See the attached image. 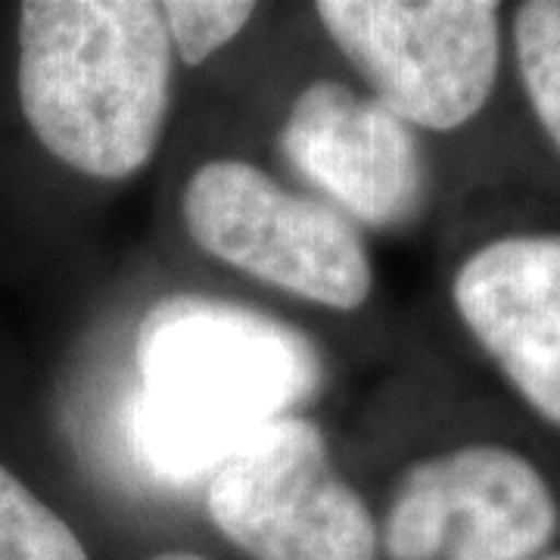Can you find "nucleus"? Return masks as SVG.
I'll list each match as a JSON object with an SVG mask.
<instances>
[{"label":"nucleus","instance_id":"1","mask_svg":"<svg viewBox=\"0 0 560 560\" xmlns=\"http://www.w3.org/2000/svg\"><path fill=\"white\" fill-rule=\"evenodd\" d=\"M135 445L162 480H200L246 436L300 415L324 386L315 342L287 320L178 293L140 320Z\"/></svg>","mask_w":560,"mask_h":560},{"label":"nucleus","instance_id":"2","mask_svg":"<svg viewBox=\"0 0 560 560\" xmlns=\"http://www.w3.org/2000/svg\"><path fill=\"white\" fill-rule=\"evenodd\" d=\"M16 44L22 119L54 160L97 180L153 160L175 72L160 3L28 0Z\"/></svg>","mask_w":560,"mask_h":560},{"label":"nucleus","instance_id":"13","mask_svg":"<svg viewBox=\"0 0 560 560\" xmlns=\"http://www.w3.org/2000/svg\"><path fill=\"white\" fill-rule=\"evenodd\" d=\"M545 560H560V558H545Z\"/></svg>","mask_w":560,"mask_h":560},{"label":"nucleus","instance_id":"4","mask_svg":"<svg viewBox=\"0 0 560 560\" xmlns=\"http://www.w3.org/2000/svg\"><path fill=\"white\" fill-rule=\"evenodd\" d=\"M315 16L371 94L411 128H460L492 97L499 3L320 0Z\"/></svg>","mask_w":560,"mask_h":560},{"label":"nucleus","instance_id":"5","mask_svg":"<svg viewBox=\"0 0 560 560\" xmlns=\"http://www.w3.org/2000/svg\"><path fill=\"white\" fill-rule=\"evenodd\" d=\"M209 521L253 560H377V523L334 467L320 427H259L209 474Z\"/></svg>","mask_w":560,"mask_h":560},{"label":"nucleus","instance_id":"10","mask_svg":"<svg viewBox=\"0 0 560 560\" xmlns=\"http://www.w3.org/2000/svg\"><path fill=\"white\" fill-rule=\"evenodd\" d=\"M514 47L526 97L560 150V0H529L514 16Z\"/></svg>","mask_w":560,"mask_h":560},{"label":"nucleus","instance_id":"3","mask_svg":"<svg viewBox=\"0 0 560 560\" xmlns=\"http://www.w3.org/2000/svg\"><path fill=\"white\" fill-rule=\"evenodd\" d=\"M180 219L206 256L296 300L355 312L371 296L374 268L359 228L253 162H202L184 184Z\"/></svg>","mask_w":560,"mask_h":560},{"label":"nucleus","instance_id":"6","mask_svg":"<svg viewBox=\"0 0 560 560\" xmlns=\"http://www.w3.org/2000/svg\"><path fill=\"white\" fill-rule=\"evenodd\" d=\"M558 529V504L529 460L464 445L408 467L383 526L389 560H529Z\"/></svg>","mask_w":560,"mask_h":560},{"label":"nucleus","instance_id":"11","mask_svg":"<svg viewBox=\"0 0 560 560\" xmlns=\"http://www.w3.org/2000/svg\"><path fill=\"white\" fill-rule=\"evenodd\" d=\"M172 50L184 66H202L256 16L249 0H168L160 3Z\"/></svg>","mask_w":560,"mask_h":560},{"label":"nucleus","instance_id":"7","mask_svg":"<svg viewBox=\"0 0 560 560\" xmlns=\"http://www.w3.org/2000/svg\"><path fill=\"white\" fill-rule=\"evenodd\" d=\"M278 147L352 224L399 228L427 194L415 128L346 81L305 84L280 125Z\"/></svg>","mask_w":560,"mask_h":560},{"label":"nucleus","instance_id":"8","mask_svg":"<svg viewBox=\"0 0 560 560\" xmlns=\"http://www.w3.org/2000/svg\"><path fill=\"white\" fill-rule=\"evenodd\" d=\"M460 320L541 418L560 423V237H501L460 265Z\"/></svg>","mask_w":560,"mask_h":560},{"label":"nucleus","instance_id":"12","mask_svg":"<svg viewBox=\"0 0 560 560\" xmlns=\"http://www.w3.org/2000/svg\"><path fill=\"white\" fill-rule=\"evenodd\" d=\"M150 560H209V558L194 555V551H162V555H156V558H150Z\"/></svg>","mask_w":560,"mask_h":560},{"label":"nucleus","instance_id":"9","mask_svg":"<svg viewBox=\"0 0 560 560\" xmlns=\"http://www.w3.org/2000/svg\"><path fill=\"white\" fill-rule=\"evenodd\" d=\"M0 560H88L79 533L0 464Z\"/></svg>","mask_w":560,"mask_h":560}]
</instances>
